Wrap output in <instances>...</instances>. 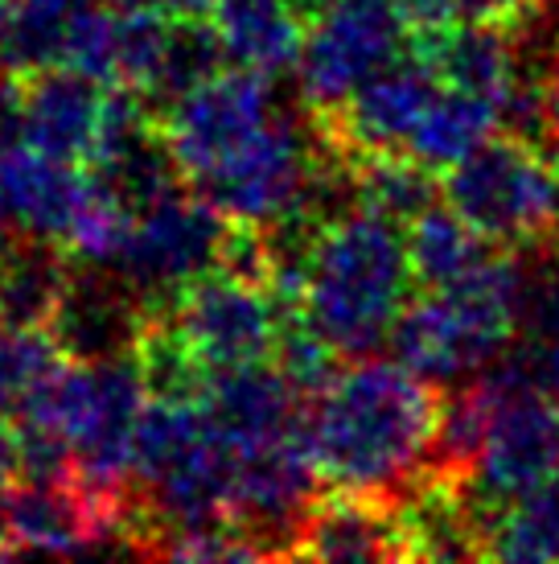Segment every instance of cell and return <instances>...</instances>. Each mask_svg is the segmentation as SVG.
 Listing matches in <instances>:
<instances>
[{"mask_svg":"<svg viewBox=\"0 0 559 564\" xmlns=\"http://www.w3.org/2000/svg\"><path fill=\"white\" fill-rule=\"evenodd\" d=\"M412 33L399 0H321L296 66L300 108L309 116L338 108L366 79L412 54Z\"/></svg>","mask_w":559,"mask_h":564,"instance_id":"obj_7","label":"cell"},{"mask_svg":"<svg viewBox=\"0 0 559 564\" xmlns=\"http://www.w3.org/2000/svg\"><path fill=\"white\" fill-rule=\"evenodd\" d=\"M523 359V350H518ZM559 470V404L535 383L527 359H523V371L514 379L506 404L497 412L494 433L485 441L478 466L469 474V482L461 486L465 495V507L478 519V535H482L485 549V532L494 516L514 502L518 495H527L530 486H539L544 478Z\"/></svg>","mask_w":559,"mask_h":564,"instance_id":"obj_9","label":"cell"},{"mask_svg":"<svg viewBox=\"0 0 559 564\" xmlns=\"http://www.w3.org/2000/svg\"><path fill=\"white\" fill-rule=\"evenodd\" d=\"M284 111L288 108L280 104L276 79L243 66H222L215 79L198 83L161 116V132L182 182L202 194L272 137Z\"/></svg>","mask_w":559,"mask_h":564,"instance_id":"obj_5","label":"cell"},{"mask_svg":"<svg viewBox=\"0 0 559 564\" xmlns=\"http://www.w3.org/2000/svg\"><path fill=\"white\" fill-rule=\"evenodd\" d=\"M210 25L222 37L227 63L284 79L300 66L309 21L293 0H215Z\"/></svg>","mask_w":559,"mask_h":564,"instance_id":"obj_15","label":"cell"},{"mask_svg":"<svg viewBox=\"0 0 559 564\" xmlns=\"http://www.w3.org/2000/svg\"><path fill=\"white\" fill-rule=\"evenodd\" d=\"M9 17H13V0H0V37L9 30Z\"/></svg>","mask_w":559,"mask_h":564,"instance_id":"obj_31","label":"cell"},{"mask_svg":"<svg viewBox=\"0 0 559 564\" xmlns=\"http://www.w3.org/2000/svg\"><path fill=\"white\" fill-rule=\"evenodd\" d=\"M25 482V466H21V441H17L13 421H0V499Z\"/></svg>","mask_w":559,"mask_h":564,"instance_id":"obj_28","label":"cell"},{"mask_svg":"<svg viewBox=\"0 0 559 564\" xmlns=\"http://www.w3.org/2000/svg\"><path fill=\"white\" fill-rule=\"evenodd\" d=\"M445 83L436 79L416 54L379 70L338 108L313 116V128L338 161L379 158V153H407L419 120L428 116Z\"/></svg>","mask_w":559,"mask_h":564,"instance_id":"obj_10","label":"cell"},{"mask_svg":"<svg viewBox=\"0 0 559 564\" xmlns=\"http://www.w3.org/2000/svg\"><path fill=\"white\" fill-rule=\"evenodd\" d=\"M0 326H4V317H0Z\"/></svg>","mask_w":559,"mask_h":564,"instance_id":"obj_32","label":"cell"},{"mask_svg":"<svg viewBox=\"0 0 559 564\" xmlns=\"http://www.w3.org/2000/svg\"><path fill=\"white\" fill-rule=\"evenodd\" d=\"M514 256V314L523 343L559 338V227L530 239Z\"/></svg>","mask_w":559,"mask_h":564,"instance_id":"obj_22","label":"cell"},{"mask_svg":"<svg viewBox=\"0 0 559 564\" xmlns=\"http://www.w3.org/2000/svg\"><path fill=\"white\" fill-rule=\"evenodd\" d=\"M156 310L210 376L251 362H272L284 322L296 314L280 301L272 284L234 268H210Z\"/></svg>","mask_w":559,"mask_h":564,"instance_id":"obj_6","label":"cell"},{"mask_svg":"<svg viewBox=\"0 0 559 564\" xmlns=\"http://www.w3.org/2000/svg\"><path fill=\"white\" fill-rule=\"evenodd\" d=\"M116 4H136V9H156L165 17H206L215 0H116Z\"/></svg>","mask_w":559,"mask_h":564,"instance_id":"obj_29","label":"cell"},{"mask_svg":"<svg viewBox=\"0 0 559 564\" xmlns=\"http://www.w3.org/2000/svg\"><path fill=\"white\" fill-rule=\"evenodd\" d=\"M21 99H25V144L87 170L103 128L108 87L70 66H50L37 75H21Z\"/></svg>","mask_w":559,"mask_h":564,"instance_id":"obj_13","label":"cell"},{"mask_svg":"<svg viewBox=\"0 0 559 564\" xmlns=\"http://www.w3.org/2000/svg\"><path fill=\"white\" fill-rule=\"evenodd\" d=\"M514 338V256L506 248L445 289H416L391 329L395 359L440 388L506 359Z\"/></svg>","mask_w":559,"mask_h":564,"instance_id":"obj_3","label":"cell"},{"mask_svg":"<svg viewBox=\"0 0 559 564\" xmlns=\"http://www.w3.org/2000/svg\"><path fill=\"white\" fill-rule=\"evenodd\" d=\"M412 30H432V25H449L461 21V0H399Z\"/></svg>","mask_w":559,"mask_h":564,"instance_id":"obj_26","label":"cell"},{"mask_svg":"<svg viewBox=\"0 0 559 564\" xmlns=\"http://www.w3.org/2000/svg\"><path fill=\"white\" fill-rule=\"evenodd\" d=\"M497 128H502V120H497L494 104L445 87V91L436 95L432 108H428V116L419 120L407 153L416 161H424L428 170L445 173L457 161H465L482 141H490Z\"/></svg>","mask_w":559,"mask_h":564,"instance_id":"obj_19","label":"cell"},{"mask_svg":"<svg viewBox=\"0 0 559 564\" xmlns=\"http://www.w3.org/2000/svg\"><path fill=\"white\" fill-rule=\"evenodd\" d=\"M539 87H544V111H547V132H551V153L559 161V37L551 54H547V66L539 70Z\"/></svg>","mask_w":559,"mask_h":564,"instance_id":"obj_27","label":"cell"},{"mask_svg":"<svg viewBox=\"0 0 559 564\" xmlns=\"http://www.w3.org/2000/svg\"><path fill=\"white\" fill-rule=\"evenodd\" d=\"M445 392L395 359H350L338 367L329 388L309 400L305 437L326 486L404 495L416 482Z\"/></svg>","mask_w":559,"mask_h":564,"instance_id":"obj_1","label":"cell"},{"mask_svg":"<svg viewBox=\"0 0 559 564\" xmlns=\"http://www.w3.org/2000/svg\"><path fill=\"white\" fill-rule=\"evenodd\" d=\"M132 223H136V210H128L103 182L91 177V189H87V198L78 206L70 231L63 236L66 256L75 264L111 268L120 260L128 236H132Z\"/></svg>","mask_w":559,"mask_h":564,"instance_id":"obj_23","label":"cell"},{"mask_svg":"<svg viewBox=\"0 0 559 564\" xmlns=\"http://www.w3.org/2000/svg\"><path fill=\"white\" fill-rule=\"evenodd\" d=\"M440 194L494 248H523L559 227V161L506 128L440 173Z\"/></svg>","mask_w":559,"mask_h":564,"instance_id":"obj_4","label":"cell"},{"mask_svg":"<svg viewBox=\"0 0 559 564\" xmlns=\"http://www.w3.org/2000/svg\"><path fill=\"white\" fill-rule=\"evenodd\" d=\"M70 355L42 326H0V421H17Z\"/></svg>","mask_w":559,"mask_h":564,"instance_id":"obj_21","label":"cell"},{"mask_svg":"<svg viewBox=\"0 0 559 564\" xmlns=\"http://www.w3.org/2000/svg\"><path fill=\"white\" fill-rule=\"evenodd\" d=\"M227 236L231 219L198 189L177 186L140 210L111 272L136 293L140 305H165L177 289L222 264Z\"/></svg>","mask_w":559,"mask_h":564,"instance_id":"obj_8","label":"cell"},{"mask_svg":"<svg viewBox=\"0 0 559 564\" xmlns=\"http://www.w3.org/2000/svg\"><path fill=\"white\" fill-rule=\"evenodd\" d=\"M523 359H527L535 383L559 404V338H551V343H523Z\"/></svg>","mask_w":559,"mask_h":564,"instance_id":"obj_25","label":"cell"},{"mask_svg":"<svg viewBox=\"0 0 559 564\" xmlns=\"http://www.w3.org/2000/svg\"><path fill=\"white\" fill-rule=\"evenodd\" d=\"M539 0H461V21H490L506 30H523Z\"/></svg>","mask_w":559,"mask_h":564,"instance_id":"obj_24","label":"cell"},{"mask_svg":"<svg viewBox=\"0 0 559 564\" xmlns=\"http://www.w3.org/2000/svg\"><path fill=\"white\" fill-rule=\"evenodd\" d=\"M412 54L445 87L494 104L497 120L511 104V95L518 91V83L527 79L523 46H518L514 30L490 25V21H449V25L416 30Z\"/></svg>","mask_w":559,"mask_h":564,"instance_id":"obj_12","label":"cell"},{"mask_svg":"<svg viewBox=\"0 0 559 564\" xmlns=\"http://www.w3.org/2000/svg\"><path fill=\"white\" fill-rule=\"evenodd\" d=\"M87 189H91V173L83 165L50 158L33 144H17L9 153H0V198L13 210L25 236L63 243Z\"/></svg>","mask_w":559,"mask_h":564,"instance_id":"obj_14","label":"cell"},{"mask_svg":"<svg viewBox=\"0 0 559 564\" xmlns=\"http://www.w3.org/2000/svg\"><path fill=\"white\" fill-rule=\"evenodd\" d=\"M95 4L103 0H13L9 30L0 37V70L37 75L50 66H63L78 17L91 13Z\"/></svg>","mask_w":559,"mask_h":564,"instance_id":"obj_18","label":"cell"},{"mask_svg":"<svg viewBox=\"0 0 559 564\" xmlns=\"http://www.w3.org/2000/svg\"><path fill=\"white\" fill-rule=\"evenodd\" d=\"M75 281V260L54 239L25 236L0 256V317L4 326L50 329Z\"/></svg>","mask_w":559,"mask_h":564,"instance_id":"obj_16","label":"cell"},{"mask_svg":"<svg viewBox=\"0 0 559 564\" xmlns=\"http://www.w3.org/2000/svg\"><path fill=\"white\" fill-rule=\"evenodd\" d=\"M17 239H25V231H21V223L13 219V210H9L4 198H0V256L13 248Z\"/></svg>","mask_w":559,"mask_h":564,"instance_id":"obj_30","label":"cell"},{"mask_svg":"<svg viewBox=\"0 0 559 564\" xmlns=\"http://www.w3.org/2000/svg\"><path fill=\"white\" fill-rule=\"evenodd\" d=\"M288 561H416L399 495L326 486L300 516Z\"/></svg>","mask_w":559,"mask_h":564,"instance_id":"obj_11","label":"cell"},{"mask_svg":"<svg viewBox=\"0 0 559 564\" xmlns=\"http://www.w3.org/2000/svg\"><path fill=\"white\" fill-rule=\"evenodd\" d=\"M416 289L404 223L354 203L313 231L296 314L342 359H362L391 343Z\"/></svg>","mask_w":559,"mask_h":564,"instance_id":"obj_2","label":"cell"},{"mask_svg":"<svg viewBox=\"0 0 559 564\" xmlns=\"http://www.w3.org/2000/svg\"><path fill=\"white\" fill-rule=\"evenodd\" d=\"M482 561H559V470L497 511Z\"/></svg>","mask_w":559,"mask_h":564,"instance_id":"obj_20","label":"cell"},{"mask_svg":"<svg viewBox=\"0 0 559 564\" xmlns=\"http://www.w3.org/2000/svg\"><path fill=\"white\" fill-rule=\"evenodd\" d=\"M404 231L419 289H445V284L469 276L473 268H482L494 251H502L482 231H473L449 203L428 206L424 215L407 223Z\"/></svg>","mask_w":559,"mask_h":564,"instance_id":"obj_17","label":"cell"}]
</instances>
